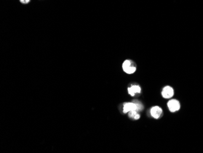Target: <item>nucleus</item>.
Returning <instances> with one entry per match:
<instances>
[{
    "mask_svg": "<svg viewBox=\"0 0 203 153\" xmlns=\"http://www.w3.org/2000/svg\"><path fill=\"white\" fill-rule=\"evenodd\" d=\"M124 71L127 74H133L136 70L135 63L131 60H126L122 64Z\"/></svg>",
    "mask_w": 203,
    "mask_h": 153,
    "instance_id": "f257e3e1",
    "label": "nucleus"
},
{
    "mask_svg": "<svg viewBox=\"0 0 203 153\" xmlns=\"http://www.w3.org/2000/svg\"><path fill=\"white\" fill-rule=\"evenodd\" d=\"M141 87L139 86H132L128 89V94L132 97L135 96L136 94H139L141 92Z\"/></svg>",
    "mask_w": 203,
    "mask_h": 153,
    "instance_id": "423d86ee",
    "label": "nucleus"
},
{
    "mask_svg": "<svg viewBox=\"0 0 203 153\" xmlns=\"http://www.w3.org/2000/svg\"><path fill=\"white\" fill-rule=\"evenodd\" d=\"M140 118V115L139 114H137L136 116H135V117L134 118V119L135 120H138V119H139Z\"/></svg>",
    "mask_w": 203,
    "mask_h": 153,
    "instance_id": "9d476101",
    "label": "nucleus"
},
{
    "mask_svg": "<svg viewBox=\"0 0 203 153\" xmlns=\"http://www.w3.org/2000/svg\"><path fill=\"white\" fill-rule=\"evenodd\" d=\"M162 109L161 107H158V106H155L153 107L152 109H151V115L153 117H154V118H159L161 114H162Z\"/></svg>",
    "mask_w": 203,
    "mask_h": 153,
    "instance_id": "39448f33",
    "label": "nucleus"
},
{
    "mask_svg": "<svg viewBox=\"0 0 203 153\" xmlns=\"http://www.w3.org/2000/svg\"><path fill=\"white\" fill-rule=\"evenodd\" d=\"M168 107L172 112H175L180 109V104L177 100H171L168 102Z\"/></svg>",
    "mask_w": 203,
    "mask_h": 153,
    "instance_id": "7ed1b4c3",
    "label": "nucleus"
},
{
    "mask_svg": "<svg viewBox=\"0 0 203 153\" xmlns=\"http://www.w3.org/2000/svg\"><path fill=\"white\" fill-rule=\"evenodd\" d=\"M173 94H174L173 89L170 86H167L164 87L162 92V97L166 99L172 98L173 96Z\"/></svg>",
    "mask_w": 203,
    "mask_h": 153,
    "instance_id": "20e7f679",
    "label": "nucleus"
},
{
    "mask_svg": "<svg viewBox=\"0 0 203 153\" xmlns=\"http://www.w3.org/2000/svg\"><path fill=\"white\" fill-rule=\"evenodd\" d=\"M138 111L137 110H133V111H130L129 112L128 114H129V117L130 118H134L135 117V116L138 114Z\"/></svg>",
    "mask_w": 203,
    "mask_h": 153,
    "instance_id": "0eeeda50",
    "label": "nucleus"
},
{
    "mask_svg": "<svg viewBox=\"0 0 203 153\" xmlns=\"http://www.w3.org/2000/svg\"><path fill=\"white\" fill-rule=\"evenodd\" d=\"M134 102H135V103L136 104V105H137L138 111H140V110H141L142 109L143 106L142 105V104H141L140 102H138V101H135Z\"/></svg>",
    "mask_w": 203,
    "mask_h": 153,
    "instance_id": "6e6552de",
    "label": "nucleus"
},
{
    "mask_svg": "<svg viewBox=\"0 0 203 153\" xmlns=\"http://www.w3.org/2000/svg\"><path fill=\"white\" fill-rule=\"evenodd\" d=\"M133 110L138 111L137 105L135 102H126L124 104V108H123L124 113H125Z\"/></svg>",
    "mask_w": 203,
    "mask_h": 153,
    "instance_id": "f03ea898",
    "label": "nucleus"
},
{
    "mask_svg": "<svg viewBox=\"0 0 203 153\" xmlns=\"http://www.w3.org/2000/svg\"><path fill=\"white\" fill-rule=\"evenodd\" d=\"M31 0H20V1L22 3V4H28L30 2Z\"/></svg>",
    "mask_w": 203,
    "mask_h": 153,
    "instance_id": "1a4fd4ad",
    "label": "nucleus"
}]
</instances>
